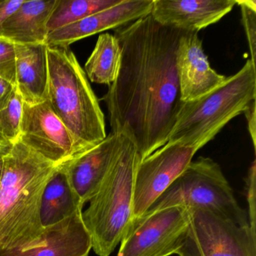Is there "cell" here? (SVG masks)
Returning a JSON list of instances; mask_svg holds the SVG:
<instances>
[{"instance_id": "cell-3", "label": "cell", "mask_w": 256, "mask_h": 256, "mask_svg": "<svg viewBox=\"0 0 256 256\" xmlns=\"http://www.w3.org/2000/svg\"><path fill=\"white\" fill-rule=\"evenodd\" d=\"M48 102L83 154L107 137L104 113L84 70L68 48L48 46Z\"/></svg>"}, {"instance_id": "cell-24", "label": "cell", "mask_w": 256, "mask_h": 256, "mask_svg": "<svg viewBox=\"0 0 256 256\" xmlns=\"http://www.w3.org/2000/svg\"><path fill=\"white\" fill-rule=\"evenodd\" d=\"M256 160L252 162L247 174V200L248 203V224L252 230L256 232Z\"/></svg>"}, {"instance_id": "cell-15", "label": "cell", "mask_w": 256, "mask_h": 256, "mask_svg": "<svg viewBox=\"0 0 256 256\" xmlns=\"http://www.w3.org/2000/svg\"><path fill=\"white\" fill-rule=\"evenodd\" d=\"M236 0H154L150 16L164 26L197 32L220 22Z\"/></svg>"}, {"instance_id": "cell-1", "label": "cell", "mask_w": 256, "mask_h": 256, "mask_svg": "<svg viewBox=\"0 0 256 256\" xmlns=\"http://www.w3.org/2000/svg\"><path fill=\"white\" fill-rule=\"evenodd\" d=\"M184 32L150 14L114 30L120 66L103 100L110 133L128 138L140 162L168 143L182 106L176 50Z\"/></svg>"}, {"instance_id": "cell-17", "label": "cell", "mask_w": 256, "mask_h": 256, "mask_svg": "<svg viewBox=\"0 0 256 256\" xmlns=\"http://www.w3.org/2000/svg\"><path fill=\"white\" fill-rule=\"evenodd\" d=\"M58 2V0H24L5 22L0 36L14 44L46 43L48 23Z\"/></svg>"}, {"instance_id": "cell-9", "label": "cell", "mask_w": 256, "mask_h": 256, "mask_svg": "<svg viewBox=\"0 0 256 256\" xmlns=\"http://www.w3.org/2000/svg\"><path fill=\"white\" fill-rule=\"evenodd\" d=\"M194 148L168 142L139 162L134 179L132 218L143 216L192 161Z\"/></svg>"}, {"instance_id": "cell-25", "label": "cell", "mask_w": 256, "mask_h": 256, "mask_svg": "<svg viewBox=\"0 0 256 256\" xmlns=\"http://www.w3.org/2000/svg\"><path fill=\"white\" fill-rule=\"evenodd\" d=\"M24 2V0H0V35L2 34L5 22L18 10Z\"/></svg>"}, {"instance_id": "cell-19", "label": "cell", "mask_w": 256, "mask_h": 256, "mask_svg": "<svg viewBox=\"0 0 256 256\" xmlns=\"http://www.w3.org/2000/svg\"><path fill=\"white\" fill-rule=\"evenodd\" d=\"M121 62V48L114 35L98 36L95 48L85 64L86 77L92 83L110 85L118 74Z\"/></svg>"}, {"instance_id": "cell-5", "label": "cell", "mask_w": 256, "mask_h": 256, "mask_svg": "<svg viewBox=\"0 0 256 256\" xmlns=\"http://www.w3.org/2000/svg\"><path fill=\"white\" fill-rule=\"evenodd\" d=\"M254 100L256 64L248 60L212 92L182 103L168 142H178L198 151Z\"/></svg>"}, {"instance_id": "cell-14", "label": "cell", "mask_w": 256, "mask_h": 256, "mask_svg": "<svg viewBox=\"0 0 256 256\" xmlns=\"http://www.w3.org/2000/svg\"><path fill=\"white\" fill-rule=\"evenodd\" d=\"M120 134H108L98 144L60 164L82 206L95 196L119 149Z\"/></svg>"}, {"instance_id": "cell-23", "label": "cell", "mask_w": 256, "mask_h": 256, "mask_svg": "<svg viewBox=\"0 0 256 256\" xmlns=\"http://www.w3.org/2000/svg\"><path fill=\"white\" fill-rule=\"evenodd\" d=\"M0 78L16 86V44L0 36Z\"/></svg>"}, {"instance_id": "cell-26", "label": "cell", "mask_w": 256, "mask_h": 256, "mask_svg": "<svg viewBox=\"0 0 256 256\" xmlns=\"http://www.w3.org/2000/svg\"><path fill=\"white\" fill-rule=\"evenodd\" d=\"M247 121V128L252 142L253 148H256V100L251 102L242 112Z\"/></svg>"}, {"instance_id": "cell-27", "label": "cell", "mask_w": 256, "mask_h": 256, "mask_svg": "<svg viewBox=\"0 0 256 256\" xmlns=\"http://www.w3.org/2000/svg\"><path fill=\"white\" fill-rule=\"evenodd\" d=\"M16 90V86L0 78V110L5 108Z\"/></svg>"}, {"instance_id": "cell-22", "label": "cell", "mask_w": 256, "mask_h": 256, "mask_svg": "<svg viewBox=\"0 0 256 256\" xmlns=\"http://www.w3.org/2000/svg\"><path fill=\"white\" fill-rule=\"evenodd\" d=\"M240 8L242 23L250 52V59L256 64V1L236 0Z\"/></svg>"}, {"instance_id": "cell-4", "label": "cell", "mask_w": 256, "mask_h": 256, "mask_svg": "<svg viewBox=\"0 0 256 256\" xmlns=\"http://www.w3.org/2000/svg\"><path fill=\"white\" fill-rule=\"evenodd\" d=\"M139 162L136 145L120 134L114 161L89 206L82 212L91 236L92 250L98 256H109L114 251L131 222Z\"/></svg>"}, {"instance_id": "cell-2", "label": "cell", "mask_w": 256, "mask_h": 256, "mask_svg": "<svg viewBox=\"0 0 256 256\" xmlns=\"http://www.w3.org/2000/svg\"><path fill=\"white\" fill-rule=\"evenodd\" d=\"M59 166L18 140L2 157L0 173V247L23 246L36 239L43 193Z\"/></svg>"}, {"instance_id": "cell-18", "label": "cell", "mask_w": 256, "mask_h": 256, "mask_svg": "<svg viewBox=\"0 0 256 256\" xmlns=\"http://www.w3.org/2000/svg\"><path fill=\"white\" fill-rule=\"evenodd\" d=\"M82 209L65 170L62 166H58L43 193L41 205L43 227L60 222Z\"/></svg>"}, {"instance_id": "cell-6", "label": "cell", "mask_w": 256, "mask_h": 256, "mask_svg": "<svg viewBox=\"0 0 256 256\" xmlns=\"http://www.w3.org/2000/svg\"><path fill=\"white\" fill-rule=\"evenodd\" d=\"M172 206L209 211L242 227H250L218 163L208 157L192 161L145 214Z\"/></svg>"}, {"instance_id": "cell-12", "label": "cell", "mask_w": 256, "mask_h": 256, "mask_svg": "<svg viewBox=\"0 0 256 256\" xmlns=\"http://www.w3.org/2000/svg\"><path fill=\"white\" fill-rule=\"evenodd\" d=\"M176 70L182 103L206 95L227 79L211 68L197 32H184L180 38Z\"/></svg>"}, {"instance_id": "cell-10", "label": "cell", "mask_w": 256, "mask_h": 256, "mask_svg": "<svg viewBox=\"0 0 256 256\" xmlns=\"http://www.w3.org/2000/svg\"><path fill=\"white\" fill-rule=\"evenodd\" d=\"M19 140L56 166L82 154L76 139L48 101L24 104Z\"/></svg>"}, {"instance_id": "cell-21", "label": "cell", "mask_w": 256, "mask_h": 256, "mask_svg": "<svg viewBox=\"0 0 256 256\" xmlns=\"http://www.w3.org/2000/svg\"><path fill=\"white\" fill-rule=\"evenodd\" d=\"M23 100L17 89L6 107L0 110V134L14 144L20 138V122L24 108Z\"/></svg>"}, {"instance_id": "cell-11", "label": "cell", "mask_w": 256, "mask_h": 256, "mask_svg": "<svg viewBox=\"0 0 256 256\" xmlns=\"http://www.w3.org/2000/svg\"><path fill=\"white\" fill-rule=\"evenodd\" d=\"M82 210L52 226L23 246L0 247V256H88L92 240L82 217Z\"/></svg>"}, {"instance_id": "cell-16", "label": "cell", "mask_w": 256, "mask_h": 256, "mask_svg": "<svg viewBox=\"0 0 256 256\" xmlns=\"http://www.w3.org/2000/svg\"><path fill=\"white\" fill-rule=\"evenodd\" d=\"M16 83L25 104H41L48 96L49 67L46 43L16 44Z\"/></svg>"}, {"instance_id": "cell-20", "label": "cell", "mask_w": 256, "mask_h": 256, "mask_svg": "<svg viewBox=\"0 0 256 256\" xmlns=\"http://www.w3.org/2000/svg\"><path fill=\"white\" fill-rule=\"evenodd\" d=\"M122 0H58L48 23V32L121 4Z\"/></svg>"}, {"instance_id": "cell-28", "label": "cell", "mask_w": 256, "mask_h": 256, "mask_svg": "<svg viewBox=\"0 0 256 256\" xmlns=\"http://www.w3.org/2000/svg\"><path fill=\"white\" fill-rule=\"evenodd\" d=\"M12 146L13 144L0 134V157L1 158L6 156L11 151Z\"/></svg>"}, {"instance_id": "cell-13", "label": "cell", "mask_w": 256, "mask_h": 256, "mask_svg": "<svg viewBox=\"0 0 256 256\" xmlns=\"http://www.w3.org/2000/svg\"><path fill=\"white\" fill-rule=\"evenodd\" d=\"M152 4L154 0H122L115 6L48 32L46 44L50 47L68 48L86 37L126 26L150 16Z\"/></svg>"}, {"instance_id": "cell-8", "label": "cell", "mask_w": 256, "mask_h": 256, "mask_svg": "<svg viewBox=\"0 0 256 256\" xmlns=\"http://www.w3.org/2000/svg\"><path fill=\"white\" fill-rule=\"evenodd\" d=\"M190 210L172 206L144 214L132 220L116 256H170L184 241Z\"/></svg>"}, {"instance_id": "cell-29", "label": "cell", "mask_w": 256, "mask_h": 256, "mask_svg": "<svg viewBox=\"0 0 256 256\" xmlns=\"http://www.w3.org/2000/svg\"><path fill=\"white\" fill-rule=\"evenodd\" d=\"M2 158L0 157V173H1V169H2Z\"/></svg>"}, {"instance_id": "cell-7", "label": "cell", "mask_w": 256, "mask_h": 256, "mask_svg": "<svg viewBox=\"0 0 256 256\" xmlns=\"http://www.w3.org/2000/svg\"><path fill=\"white\" fill-rule=\"evenodd\" d=\"M178 256H256V233L209 211L190 210Z\"/></svg>"}]
</instances>
